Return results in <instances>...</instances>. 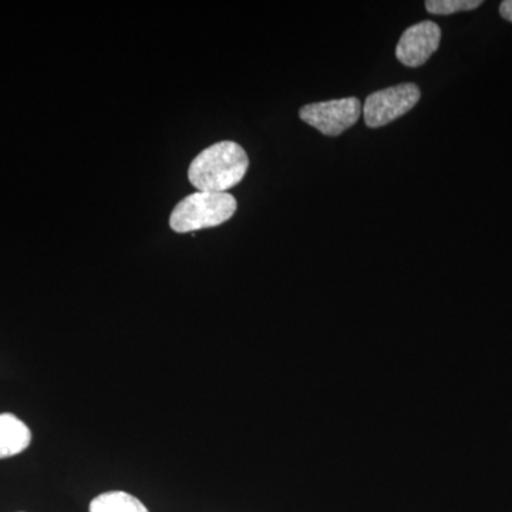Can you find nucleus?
<instances>
[{"label":"nucleus","instance_id":"obj_5","mask_svg":"<svg viewBox=\"0 0 512 512\" xmlns=\"http://www.w3.org/2000/svg\"><path fill=\"white\" fill-rule=\"evenodd\" d=\"M441 29L431 20L417 23L404 30L396 47V57L407 67L423 66L439 49Z\"/></svg>","mask_w":512,"mask_h":512},{"label":"nucleus","instance_id":"obj_2","mask_svg":"<svg viewBox=\"0 0 512 512\" xmlns=\"http://www.w3.org/2000/svg\"><path fill=\"white\" fill-rule=\"evenodd\" d=\"M237 208V200L229 192L197 191L175 205L170 225L180 234L218 227L231 220Z\"/></svg>","mask_w":512,"mask_h":512},{"label":"nucleus","instance_id":"obj_1","mask_svg":"<svg viewBox=\"0 0 512 512\" xmlns=\"http://www.w3.org/2000/svg\"><path fill=\"white\" fill-rule=\"evenodd\" d=\"M248 168L247 151L234 141H221L192 160L188 180L198 191L228 192L241 183Z\"/></svg>","mask_w":512,"mask_h":512},{"label":"nucleus","instance_id":"obj_7","mask_svg":"<svg viewBox=\"0 0 512 512\" xmlns=\"http://www.w3.org/2000/svg\"><path fill=\"white\" fill-rule=\"evenodd\" d=\"M90 512H148L146 505L124 491L100 494L90 504Z\"/></svg>","mask_w":512,"mask_h":512},{"label":"nucleus","instance_id":"obj_6","mask_svg":"<svg viewBox=\"0 0 512 512\" xmlns=\"http://www.w3.org/2000/svg\"><path fill=\"white\" fill-rule=\"evenodd\" d=\"M32 433L29 427L13 414H0V458L22 453L29 447Z\"/></svg>","mask_w":512,"mask_h":512},{"label":"nucleus","instance_id":"obj_8","mask_svg":"<svg viewBox=\"0 0 512 512\" xmlns=\"http://www.w3.org/2000/svg\"><path fill=\"white\" fill-rule=\"evenodd\" d=\"M483 5L481 0H427L426 10L431 15H453V13L467 12Z\"/></svg>","mask_w":512,"mask_h":512},{"label":"nucleus","instance_id":"obj_3","mask_svg":"<svg viewBox=\"0 0 512 512\" xmlns=\"http://www.w3.org/2000/svg\"><path fill=\"white\" fill-rule=\"evenodd\" d=\"M421 92L414 83L397 84L370 94L363 106V116L367 127L387 126L399 119L419 103Z\"/></svg>","mask_w":512,"mask_h":512},{"label":"nucleus","instance_id":"obj_4","mask_svg":"<svg viewBox=\"0 0 512 512\" xmlns=\"http://www.w3.org/2000/svg\"><path fill=\"white\" fill-rule=\"evenodd\" d=\"M362 110L359 99L346 97L303 106L299 110V117L325 136L336 137L355 126L362 116Z\"/></svg>","mask_w":512,"mask_h":512},{"label":"nucleus","instance_id":"obj_9","mask_svg":"<svg viewBox=\"0 0 512 512\" xmlns=\"http://www.w3.org/2000/svg\"><path fill=\"white\" fill-rule=\"evenodd\" d=\"M500 15L508 22H512V0H504L500 5Z\"/></svg>","mask_w":512,"mask_h":512}]
</instances>
